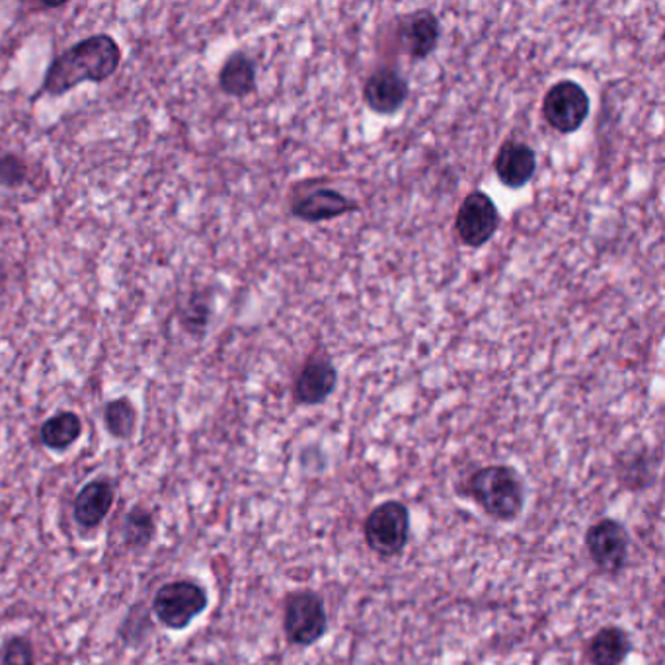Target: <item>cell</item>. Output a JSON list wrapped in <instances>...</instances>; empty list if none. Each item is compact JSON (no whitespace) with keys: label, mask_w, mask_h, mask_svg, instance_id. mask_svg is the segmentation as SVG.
Masks as SVG:
<instances>
[{"label":"cell","mask_w":665,"mask_h":665,"mask_svg":"<svg viewBox=\"0 0 665 665\" xmlns=\"http://www.w3.org/2000/svg\"><path fill=\"white\" fill-rule=\"evenodd\" d=\"M121 57V47L111 35H90L53 59L45 70L42 92L63 96L85 83H106L118 73Z\"/></svg>","instance_id":"1"},{"label":"cell","mask_w":665,"mask_h":665,"mask_svg":"<svg viewBox=\"0 0 665 665\" xmlns=\"http://www.w3.org/2000/svg\"><path fill=\"white\" fill-rule=\"evenodd\" d=\"M462 495L477 503L490 520L498 523L520 520L527 502L520 470L502 462L475 470L462 487Z\"/></svg>","instance_id":"2"},{"label":"cell","mask_w":665,"mask_h":665,"mask_svg":"<svg viewBox=\"0 0 665 665\" xmlns=\"http://www.w3.org/2000/svg\"><path fill=\"white\" fill-rule=\"evenodd\" d=\"M412 537V513L401 500L377 503L363 520L366 545L377 558L393 560L404 555Z\"/></svg>","instance_id":"3"},{"label":"cell","mask_w":665,"mask_h":665,"mask_svg":"<svg viewBox=\"0 0 665 665\" xmlns=\"http://www.w3.org/2000/svg\"><path fill=\"white\" fill-rule=\"evenodd\" d=\"M328 632L326 601L318 591L301 588L283 599V634L295 648H313Z\"/></svg>","instance_id":"4"},{"label":"cell","mask_w":665,"mask_h":665,"mask_svg":"<svg viewBox=\"0 0 665 665\" xmlns=\"http://www.w3.org/2000/svg\"><path fill=\"white\" fill-rule=\"evenodd\" d=\"M584 546L599 574L619 578L631 560V533L623 521L601 517L584 533Z\"/></svg>","instance_id":"5"},{"label":"cell","mask_w":665,"mask_h":665,"mask_svg":"<svg viewBox=\"0 0 665 665\" xmlns=\"http://www.w3.org/2000/svg\"><path fill=\"white\" fill-rule=\"evenodd\" d=\"M209 606L199 584L189 580L168 581L154 593L153 613L166 629L182 631Z\"/></svg>","instance_id":"6"},{"label":"cell","mask_w":665,"mask_h":665,"mask_svg":"<svg viewBox=\"0 0 665 665\" xmlns=\"http://www.w3.org/2000/svg\"><path fill=\"white\" fill-rule=\"evenodd\" d=\"M589 108L591 102L586 88L570 78L555 83L543 98V118L563 135L576 133L586 123Z\"/></svg>","instance_id":"7"},{"label":"cell","mask_w":665,"mask_h":665,"mask_svg":"<svg viewBox=\"0 0 665 665\" xmlns=\"http://www.w3.org/2000/svg\"><path fill=\"white\" fill-rule=\"evenodd\" d=\"M500 229V211L492 197L484 192H470L462 199L457 217L455 232L467 248H482L494 239Z\"/></svg>","instance_id":"8"},{"label":"cell","mask_w":665,"mask_h":665,"mask_svg":"<svg viewBox=\"0 0 665 665\" xmlns=\"http://www.w3.org/2000/svg\"><path fill=\"white\" fill-rule=\"evenodd\" d=\"M358 201L351 197L344 196L340 189L330 186H307V188L295 189L291 197L290 214L305 222L332 221L344 215L359 211Z\"/></svg>","instance_id":"9"},{"label":"cell","mask_w":665,"mask_h":665,"mask_svg":"<svg viewBox=\"0 0 665 665\" xmlns=\"http://www.w3.org/2000/svg\"><path fill=\"white\" fill-rule=\"evenodd\" d=\"M441 40V22L432 10L419 9L396 20V42L410 59H427Z\"/></svg>","instance_id":"10"},{"label":"cell","mask_w":665,"mask_h":665,"mask_svg":"<svg viewBox=\"0 0 665 665\" xmlns=\"http://www.w3.org/2000/svg\"><path fill=\"white\" fill-rule=\"evenodd\" d=\"M338 384V369L325 353L307 358L293 383V401L301 406H320L328 401Z\"/></svg>","instance_id":"11"},{"label":"cell","mask_w":665,"mask_h":665,"mask_svg":"<svg viewBox=\"0 0 665 665\" xmlns=\"http://www.w3.org/2000/svg\"><path fill=\"white\" fill-rule=\"evenodd\" d=\"M408 96V80L391 67L377 68L363 83V102L379 116H394Z\"/></svg>","instance_id":"12"},{"label":"cell","mask_w":665,"mask_h":665,"mask_svg":"<svg viewBox=\"0 0 665 665\" xmlns=\"http://www.w3.org/2000/svg\"><path fill=\"white\" fill-rule=\"evenodd\" d=\"M494 171L505 188H525L537 172V153L527 143L508 139L495 154Z\"/></svg>","instance_id":"13"},{"label":"cell","mask_w":665,"mask_h":665,"mask_svg":"<svg viewBox=\"0 0 665 665\" xmlns=\"http://www.w3.org/2000/svg\"><path fill=\"white\" fill-rule=\"evenodd\" d=\"M634 650L631 634L619 624L601 626L586 644L589 665H624Z\"/></svg>","instance_id":"14"},{"label":"cell","mask_w":665,"mask_h":665,"mask_svg":"<svg viewBox=\"0 0 665 665\" xmlns=\"http://www.w3.org/2000/svg\"><path fill=\"white\" fill-rule=\"evenodd\" d=\"M113 498L116 494L108 480L88 482L85 488H80V492L75 498V505H73L75 521L85 530H95L108 517Z\"/></svg>","instance_id":"15"},{"label":"cell","mask_w":665,"mask_h":665,"mask_svg":"<svg viewBox=\"0 0 665 665\" xmlns=\"http://www.w3.org/2000/svg\"><path fill=\"white\" fill-rule=\"evenodd\" d=\"M219 88L232 98H244L257 90V63L244 52H235L219 70Z\"/></svg>","instance_id":"16"},{"label":"cell","mask_w":665,"mask_h":665,"mask_svg":"<svg viewBox=\"0 0 665 665\" xmlns=\"http://www.w3.org/2000/svg\"><path fill=\"white\" fill-rule=\"evenodd\" d=\"M80 434H83V422L70 410L57 412L52 418L45 419L40 429L42 444L53 451H65L67 447L77 441Z\"/></svg>","instance_id":"17"},{"label":"cell","mask_w":665,"mask_h":665,"mask_svg":"<svg viewBox=\"0 0 665 665\" xmlns=\"http://www.w3.org/2000/svg\"><path fill=\"white\" fill-rule=\"evenodd\" d=\"M103 424L116 439H129L135 434L137 410L129 399H116L103 408Z\"/></svg>","instance_id":"18"},{"label":"cell","mask_w":665,"mask_h":665,"mask_svg":"<svg viewBox=\"0 0 665 665\" xmlns=\"http://www.w3.org/2000/svg\"><path fill=\"white\" fill-rule=\"evenodd\" d=\"M154 533H156V525H154L153 513L135 505L126 517L123 523V541L129 548L133 550H141L145 546L151 545Z\"/></svg>","instance_id":"19"},{"label":"cell","mask_w":665,"mask_h":665,"mask_svg":"<svg viewBox=\"0 0 665 665\" xmlns=\"http://www.w3.org/2000/svg\"><path fill=\"white\" fill-rule=\"evenodd\" d=\"M211 318V299L204 293H194L179 313V325L192 336H204Z\"/></svg>","instance_id":"20"},{"label":"cell","mask_w":665,"mask_h":665,"mask_svg":"<svg viewBox=\"0 0 665 665\" xmlns=\"http://www.w3.org/2000/svg\"><path fill=\"white\" fill-rule=\"evenodd\" d=\"M30 176L28 164L22 156L14 153L0 154V186L2 188H20Z\"/></svg>","instance_id":"21"},{"label":"cell","mask_w":665,"mask_h":665,"mask_svg":"<svg viewBox=\"0 0 665 665\" xmlns=\"http://www.w3.org/2000/svg\"><path fill=\"white\" fill-rule=\"evenodd\" d=\"M34 646L22 636L10 639L2 648V665H34Z\"/></svg>","instance_id":"22"}]
</instances>
